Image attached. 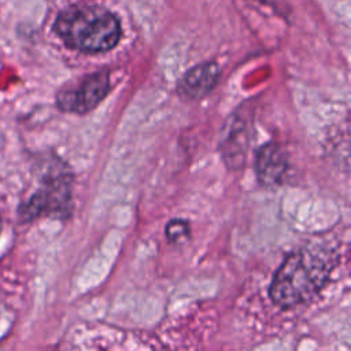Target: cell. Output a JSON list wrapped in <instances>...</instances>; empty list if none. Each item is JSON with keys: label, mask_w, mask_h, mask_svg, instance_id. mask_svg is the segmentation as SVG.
<instances>
[{"label": "cell", "mask_w": 351, "mask_h": 351, "mask_svg": "<svg viewBox=\"0 0 351 351\" xmlns=\"http://www.w3.org/2000/svg\"><path fill=\"white\" fill-rule=\"evenodd\" d=\"M58 36L82 52H104L121 37L118 19L99 5H73L62 11L53 25Z\"/></svg>", "instance_id": "obj_1"}, {"label": "cell", "mask_w": 351, "mask_h": 351, "mask_svg": "<svg viewBox=\"0 0 351 351\" xmlns=\"http://www.w3.org/2000/svg\"><path fill=\"white\" fill-rule=\"evenodd\" d=\"M328 266L317 256L298 251L288 255L273 276L269 295L281 308L310 300L325 284Z\"/></svg>", "instance_id": "obj_2"}, {"label": "cell", "mask_w": 351, "mask_h": 351, "mask_svg": "<svg viewBox=\"0 0 351 351\" xmlns=\"http://www.w3.org/2000/svg\"><path fill=\"white\" fill-rule=\"evenodd\" d=\"M71 181V174L67 170L47 174L41 186L19 207L22 221L29 222L40 217H69L73 208Z\"/></svg>", "instance_id": "obj_3"}, {"label": "cell", "mask_w": 351, "mask_h": 351, "mask_svg": "<svg viewBox=\"0 0 351 351\" xmlns=\"http://www.w3.org/2000/svg\"><path fill=\"white\" fill-rule=\"evenodd\" d=\"M110 89L106 71L85 77L77 86L64 88L56 96L58 107L66 112L84 114L93 110Z\"/></svg>", "instance_id": "obj_4"}, {"label": "cell", "mask_w": 351, "mask_h": 351, "mask_svg": "<svg viewBox=\"0 0 351 351\" xmlns=\"http://www.w3.org/2000/svg\"><path fill=\"white\" fill-rule=\"evenodd\" d=\"M255 170L261 185L270 188L280 184L287 171V159L281 148L274 143L262 145L256 152Z\"/></svg>", "instance_id": "obj_5"}, {"label": "cell", "mask_w": 351, "mask_h": 351, "mask_svg": "<svg viewBox=\"0 0 351 351\" xmlns=\"http://www.w3.org/2000/svg\"><path fill=\"white\" fill-rule=\"evenodd\" d=\"M219 70L215 63H206L189 70L180 84V89L185 96L199 99L210 92L215 85Z\"/></svg>", "instance_id": "obj_6"}, {"label": "cell", "mask_w": 351, "mask_h": 351, "mask_svg": "<svg viewBox=\"0 0 351 351\" xmlns=\"http://www.w3.org/2000/svg\"><path fill=\"white\" fill-rule=\"evenodd\" d=\"M165 234L170 243L178 244L189 236V225L184 219H171L166 225Z\"/></svg>", "instance_id": "obj_7"}, {"label": "cell", "mask_w": 351, "mask_h": 351, "mask_svg": "<svg viewBox=\"0 0 351 351\" xmlns=\"http://www.w3.org/2000/svg\"><path fill=\"white\" fill-rule=\"evenodd\" d=\"M0 230H1V219H0Z\"/></svg>", "instance_id": "obj_8"}]
</instances>
